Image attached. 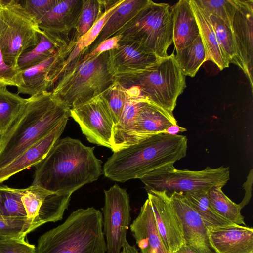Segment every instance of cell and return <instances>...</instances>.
Wrapping results in <instances>:
<instances>
[{
    "instance_id": "7a4b0ae2",
    "label": "cell",
    "mask_w": 253,
    "mask_h": 253,
    "mask_svg": "<svg viewBox=\"0 0 253 253\" xmlns=\"http://www.w3.org/2000/svg\"><path fill=\"white\" fill-rule=\"evenodd\" d=\"M186 136L166 133L154 135L139 143L114 152L103 172L112 180L124 182L170 166L186 156Z\"/></svg>"
},
{
    "instance_id": "ba28073f",
    "label": "cell",
    "mask_w": 253,
    "mask_h": 253,
    "mask_svg": "<svg viewBox=\"0 0 253 253\" xmlns=\"http://www.w3.org/2000/svg\"><path fill=\"white\" fill-rule=\"evenodd\" d=\"M120 84L125 88L137 87L150 103L171 112L186 87L174 52L162 59L153 70Z\"/></svg>"
},
{
    "instance_id": "e0dca14e",
    "label": "cell",
    "mask_w": 253,
    "mask_h": 253,
    "mask_svg": "<svg viewBox=\"0 0 253 253\" xmlns=\"http://www.w3.org/2000/svg\"><path fill=\"white\" fill-rule=\"evenodd\" d=\"M69 117H65L46 136L34 143L13 161L0 168V183L41 162L63 133Z\"/></svg>"
},
{
    "instance_id": "ee69618b",
    "label": "cell",
    "mask_w": 253,
    "mask_h": 253,
    "mask_svg": "<svg viewBox=\"0 0 253 253\" xmlns=\"http://www.w3.org/2000/svg\"><path fill=\"white\" fill-rule=\"evenodd\" d=\"M120 253H140V252L135 245H131L126 241Z\"/></svg>"
},
{
    "instance_id": "d6986e66",
    "label": "cell",
    "mask_w": 253,
    "mask_h": 253,
    "mask_svg": "<svg viewBox=\"0 0 253 253\" xmlns=\"http://www.w3.org/2000/svg\"><path fill=\"white\" fill-rule=\"evenodd\" d=\"M129 228L140 253H169L158 231L151 205L148 198Z\"/></svg>"
},
{
    "instance_id": "8d00e7d4",
    "label": "cell",
    "mask_w": 253,
    "mask_h": 253,
    "mask_svg": "<svg viewBox=\"0 0 253 253\" xmlns=\"http://www.w3.org/2000/svg\"><path fill=\"white\" fill-rule=\"evenodd\" d=\"M111 111L114 125L119 121L126 99L127 89L117 81L103 93Z\"/></svg>"
},
{
    "instance_id": "f35d334b",
    "label": "cell",
    "mask_w": 253,
    "mask_h": 253,
    "mask_svg": "<svg viewBox=\"0 0 253 253\" xmlns=\"http://www.w3.org/2000/svg\"><path fill=\"white\" fill-rule=\"evenodd\" d=\"M58 1V0H26L20 1L26 11L34 17L38 23L53 8Z\"/></svg>"
},
{
    "instance_id": "bcb514c9",
    "label": "cell",
    "mask_w": 253,
    "mask_h": 253,
    "mask_svg": "<svg viewBox=\"0 0 253 253\" xmlns=\"http://www.w3.org/2000/svg\"><path fill=\"white\" fill-rule=\"evenodd\" d=\"M173 253H198L192 248L185 244L181 246L178 250Z\"/></svg>"
},
{
    "instance_id": "836d02e7",
    "label": "cell",
    "mask_w": 253,
    "mask_h": 253,
    "mask_svg": "<svg viewBox=\"0 0 253 253\" xmlns=\"http://www.w3.org/2000/svg\"><path fill=\"white\" fill-rule=\"evenodd\" d=\"M52 193L37 185H31L26 188L21 200L32 231L37 229V219L44 200Z\"/></svg>"
},
{
    "instance_id": "4dcf8cb0",
    "label": "cell",
    "mask_w": 253,
    "mask_h": 253,
    "mask_svg": "<svg viewBox=\"0 0 253 253\" xmlns=\"http://www.w3.org/2000/svg\"><path fill=\"white\" fill-rule=\"evenodd\" d=\"M202 218L208 230L235 224L216 212L210 205L207 192L184 193Z\"/></svg>"
},
{
    "instance_id": "52a82bcc",
    "label": "cell",
    "mask_w": 253,
    "mask_h": 253,
    "mask_svg": "<svg viewBox=\"0 0 253 253\" xmlns=\"http://www.w3.org/2000/svg\"><path fill=\"white\" fill-rule=\"evenodd\" d=\"M1 0L0 47L3 61L9 67L20 71L19 58L37 45L42 30L20 0Z\"/></svg>"
},
{
    "instance_id": "30bf717a",
    "label": "cell",
    "mask_w": 253,
    "mask_h": 253,
    "mask_svg": "<svg viewBox=\"0 0 253 253\" xmlns=\"http://www.w3.org/2000/svg\"><path fill=\"white\" fill-rule=\"evenodd\" d=\"M104 194L102 213L106 253H120L127 241L126 233L131 224L129 197L118 184L104 190Z\"/></svg>"
},
{
    "instance_id": "7c38bea8",
    "label": "cell",
    "mask_w": 253,
    "mask_h": 253,
    "mask_svg": "<svg viewBox=\"0 0 253 253\" xmlns=\"http://www.w3.org/2000/svg\"><path fill=\"white\" fill-rule=\"evenodd\" d=\"M108 52L109 69L120 83L153 70L162 59L130 41L120 40L117 47Z\"/></svg>"
},
{
    "instance_id": "5bb4252c",
    "label": "cell",
    "mask_w": 253,
    "mask_h": 253,
    "mask_svg": "<svg viewBox=\"0 0 253 253\" xmlns=\"http://www.w3.org/2000/svg\"><path fill=\"white\" fill-rule=\"evenodd\" d=\"M237 56L253 90V1L236 0L231 22Z\"/></svg>"
},
{
    "instance_id": "7bdbcfd3",
    "label": "cell",
    "mask_w": 253,
    "mask_h": 253,
    "mask_svg": "<svg viewBox=\"0 0 253 253\" xmlns=\"http://www.w3.org/2000/svg\"><path fill=\"white\" fill-rule=\"evenodd\" d=\"M253 182V169H251L247 177L246 181L243 185V188L245 190V195L239 204L242 209L250 201L252 197V189Z\"/></svg>"
},
{
    "instance_id": "e575fe53",
    "label": "cell",
    "mask_w": 253,
    "mask_h": 253,
    "mask_svg": "<svg viewBox=\"0 0 253 253\" xmlns=\"http://www.w3.org/2000/svg\"><path fill=\"white\" fill-rule=\"evenodd\" d=\"M103 6V0H83L81 11L76 26L78 38L90 29L102 13Z\"/></svg>"
},
{
    "instance_id": "6da1fadb",
    "label": "cell",
    "mask_w": 253,
    "mask_h": 253,
    "mask_svg": "<svg viewBox=\"0 0 253 253\" xmlns=\"http://www.w3.org/2000/svg\"><path fill=\"white\" fill-rule=\"evenodd\" d=\"M94 148L70 137L58 139L35 166L32 185L53 193L72 194L97 180L103 170L102 161L95 156Z\"/></svg>"
},
{
    "instance_id": "b9f144b4",
    "label": "cell",
    "mask_w": 253,
    "mask_h": 253,
    "mask_svg": "<svg viewBox=\"0 0 253 253\" xmlns=\"http://www.w3.org/2000/svg\"><path fill=\"white\" fill-rule=\"evenodd\" d=\"M121 38V35H117L106 39L101 42L91 52L87 53L86 54H85L84 56H82V57L77 59V61L75 60L74 62L80 64L92 58L93 57L104 52L116 48L117 47L118 43Z\"/></svg>"
},
{
    "instance_id": "f546056e",
    "label": "cell",
    "mask_w": 253,
    "mask_h": 253,
    "mask_svg": "<svg viewBox=\"0 0 253 253\" xmlns=\"http://www.w3.org/2000/svg\"><path fill=\"white\" fill-rule=\"evenodd\" d=\"M203 11L207 15L213 28L218 45L225 59L229 64L233 63L241 69L230 23Z\"/></svg>"
},
{
    "instance_id": "44dd1931",
    "label": "cell",
    "mask_w": 253,
    "mask_h": 253,
    "mask_svg": "<svg viewBox=\"0 0 253 253\" xmlns=\"http://www.w3.org/2000/svg\"><path fill=\"white\" fill-rule=\"evenodd\" d=\"M176 125L177 122L173 112L148 102L139 111L134 121L135 143L158 133H166L169 127Z\"/></svg>"
},
{
    "instance_id": "7dc6e473",
    "label": "cell",
    "mask_w": 253,
    "mask_h": 253,
    "mask_svg": "<svg viewBox=\"0 0 253 253\" xmlns=\"http://www.w3.org/2000/svg\"><path fill=\"white\" fill-rule=\"evenodd\" d=\"M0 238H2V237H0Z\"/></svg>"
},
{
    "instance_id": "484cf974",
    "label": "cell",
    "mask_w": 253,
    "mask_h": 253,
    "mask_svg": "<svg viewBox=\"0 0 253 253\" xmlns=\"http://www.w3.org/2000/svg\"><path fill=\"white\" fill-rule=\"evenodd\" d=\"M63 45L57 34L42 30L37 45L20 57L18 61L19 71L38 65L54 55Z\"/></svg>"
},
{
    "instance_id": "2e32d148",
    "label": "cell",
    "mask_w": 253,
    "mask_h": 253,
    "mask_svg": "<svg viewBox=\"0 0 253 253\" xmlns=\"http://www.w3.org/2000/svg\"><path fill=\"white\" fill-rule=\"evenodd\" d=\"M69 47L63 46L54 55L41 63L21 70L22 83L18 87V94H27L30 97L48 91L53 87L61 74L64 55L68 54Z\"/></svg>"
},
{
    "instance_id": "277c9868",
    "label": "cell",
    "mask_w": 253,
    "mask_h": 253,
    "mask_svg": "<svg viewBox=\"0 0 253 253\" xmlns=\"http://www.w3.org/2000/svg\"><path fill=\"white\" fill-rule=\"evenodd\" d=\"M103 216L94 207L80 208L41 236L36 253H106Z\"/></svg>"
},
{
    "instance_id": "9c48e42d",
    "label": "cell",
    "mask_w": 253,
    "mask_h": 253,
    "mask_svg": "<svg viewBox=\"0 0 253 253\" xmlns=\"http://www.w3.org/2000/svg\"><path fill=\"white\" fill-rule=\"evenodd\" d=\"M147 191L186 193L208 192L215 186L224 187L230 179V168L207 167L199 171L178 169L174 165L150 172L140 179Z\"/></svg>"
},
{
    "instance_id": "d4e9b609",
    "label": "cell",
    "mask_w": 253,
    "mask_h": 253,
    "mask_svg": "<svg viewBox=\"0 0 253 253\" xmlns=\"http://www.w3.org/2000/svg\"><path fill=\"white\" fill-rule=\"evenodd\" d=\"M189 0L199 27L200 36L207 53L208 60L215 64L220 70L228 68L229 64L220 50L214 31L207 15L195 0Z\"/></svg>"
},
{
    "instance_id": "74e56055",
    "label": "cell",
    "mask_w": 253,
    "mask_h": 253,
    "mask_svg": "<svg viewBox=\"0 0 253 253\" xmlns=\"http://www.w3.org/2000/svg\"><path fill=\"white\" fill-rule=\"evenodd\" d=\"M206 12L219 17L231 24L236 0H195Z\"/></svg>"
},
{
    "instance_id": "5b68a950",
    "label": "cell",
    "mask_w": 253,
    "mask_h": 253,
    "mask_svg": "<svg viewBox=\"0 0 253 253\" xmlns=\"http://www.w3.org/2000/svg\"><path fill=\"white\" fill-rule=\"evenodd\" d=\"M108 51L83 63L72 62L51 91L70 109L97 96L115 82L108 65Z\"/></svg>"
},
{
    "instance_id": "cb8c5ba5",
    "label": "cell",
    "mask_w": 253,
    "mask_h": 253,
    "mask_svg": "<svg viewBox=\"0 0 253 253\" xmlns=\"http://www.w3.org/2000/svg\"><path fill=\"white\" fill-rule=\"evenodd\" d=\"M83 0H58V2L39 22L40 28L57 34L63 31L69 20L77 22Z\"/></svg>"
},
{
    "instance_id": "ac0fdd59",
    "label": "cell",
    "mask_w": 253,
    "mask_h": 253,
    "mask_svg": "<svg viewBox=\"0 0 253 253\" xmlns=\"http://www.w3.org/2000/svg\"><path fill=\"white\" fill-rule=\"evenodd\" d=\"M127 89L126 99L119 122L114 125L112 151L116 152L136 144L133 127L135 118L140 109L148 100L141 95L136 86Z\"/></svg>"
},
{
    "instance_id": "7402d4cb",
    "label": "cell",
    "mask_w": 253,
    "mask_h": 253,
    "mask_svg": "<svg viewBox=\"0 0 253 253\" xmlns=\"http://www.w3.org/2000/svg\"><path fill=\"white\" fill-rule=\"evenodd\" d=\"M173 43L176 51L192 43L200 35L189 0H180L172 7Z\"/></svg>"
},
{
    "instance_id": "3957f363",
    "label": "cell",
    "mask_w": 253,
    "mask_h": 253,
    "mask_svg": "<svg viewBox=\"0 0 253 253\" xmlns=\"http://www.w3.org/2000/svg\"><path fill=\"white\" fill-rule=\"evenodd\" d=\"M70 109L51 91L29 97L23 111L0 137V168L50 133Z\"/></svg>"
},
{
    "instance_id": "83f0119b",
    "label": "cell",
    "mask_w": 253,
    "mask_h": 253,
    "mask_svg": "<svg viewBox=\"0 0 253 253\" xmlns=\"http://www.w3.org/2000/svg\"><path fill=\"white\" fill-rule=\"evenodd\" d=\"M175 59L184 76L194 77L203 63L208 61L200 36L187 46L176 51Z\"/></svg>"
},
{
    "instance_id": "d6a6232c",
    "label": "cell",
    "mask_w": 253,
    "mask_h": 253,
    "mask_svg": "<svg viewBox=\"0 0 253 253\" xmlns=\"http://www.w3.org/2000/svg\"><path fill=\"white\" fill-rule=\"evenodd\" d=\"M26 190L0 183V215L26 217L21 200Z\"/></svg>"
},
{
    "instance_id": "c3c4849f",
    "label": "cell",
    "mask_w": 253,
    "mask_h": 253,
    "mask_svg": "<svg viewBox=\"0 0 253 253\" xmlns=\"http://www.w3.org/2000/svg\"></svg>"
},
{
    "instance_id": "d590c367",
    "label": "cell",
    "mask_w": 253,
    "mask_h": 253,
    "mask_svg": "<svg viewBox=\"0 0 253 253\" xmlns=\"http://www.w3.org/2000/svg\"><path fill=\"white\" fill-rule=\"evenodd\" d=\"M32 231L31 223L26 217L0 215V237L25 239Z\"/></svg>"
},
{
    "instance_id": "ffe728a7",
    "label": "cell",
    "mask_w": 253,
    "mask_h": 253,
    "mask_svg": "<svg viewBox=\"0 0 253 253\" xmlns=\"http://www.w3.org/2000/svg\"><path fill=\"white\" fill-rule=\"evenodd\" d=\"M216 253H253V229L233 224L208 230Z\"/></svg>"
},
{
    "instance_id": "4316f807",
    "label": "cell",
    "mask_w": 253,
    "mask_h": 253,
    "mask_svg": "<svg viewBox=\"0 0 253 253\" xmlns=\"http://www.w3.org/2000/svg\"><path fill=\"white\" fill-rule=\"evenodd\" d=\"M0 84V136L5 134L11 125L24 108L27 98L7 89Z\"/></svg>"
},
{
    "instance_id": "f6af8a7d",
    "label": "cell",
    "mask_w": 253,
    "mask_h": 253,
    "mask_svg": "<svg viewBox=\"0 0 253 253\" xmlns=\"http://www.w3.org/2000/svg\"><path fill=\"white\" fill-rule=\"evenodd\" d=\"M186 131L184 127H181L178 125H173L169 127L166 131V133L172 135L178 134V132H182Z\"/></svg>"
},
{
    "instance_id": "60d3db41",
    "label": "cell",
    "mask_w": 253,
    "mask_h": 253,
    "mask_svg": "<svg viewBox=\"0 0 253 253\" xmlns=\"http://www.w3.org/2000/svg\"><path fill=\"white\" fill-rule=\"evenodd\" d=\"M0 253H36V246L25 239L0 238Z\"/></svg>"
},
{
    "instance_id": "8992f818",
    "label": "cell",
    "mask_w": 253,
    "mask_h": 253,
    "mask_svg": "<svg viewBox=\"0 0 253 253\" xmlns=\"http://www.w3.org/2000/svg\"><path fill=\"white\" fill-rule=\"evenodd\" d=\"M117 35L122 36L121 40L137 42L160 59L167 58L168 48L173 43L171 7L150 0L114 36Z\"/></svg>"
},
{
    "instance_id": "ab89813d",
    "label": "cell",
    "mask_w": 253,
    "mask_h": 253,
    "mask_svg": "<svg viewBox=\"0 0 253 253\" xmlns=\"http://www.w3.org/2000/svg\"><path fill=\"white\" fill-rule=\"evenodd\" d=\"M2 0H0V30L1 20ZM22 83L21 71H17L6 65L3 61L0 47V84L19 87Z\"/></svg>"
},
{
    "instance_id": "1f68e13d",
    "label": "cell",
    "mask_w": 253,
    "mask_h": 253,
    "mask_svg": "<svg viewBox=\"0 0 253 253\" xmlns=\"http://www.w3.org/2000/svg\"><path fill=\"white\" fill-rule=\"evenodd\" d=\"M124 0L113 1V3L108 5L107 8L100 14L90 29L85 35L78 38L67 58L66 61L68 64L75 60L82 52H84L91 45L109 17Z\"/></svg>"
},
{
    "instance_id": "f1b7e54d",
    "label": "cell",
    "mask_w": 253,
    "mask_h": 253,
    "mask_svg": "<svg viewBox=\"0 0 253 253\" xmlns=\"http://www.w3.org/2000/svg\"><path fill=\"white\" fill-rule=\"evenodd\" d=\"M223 187L215 186L207 192L211 206L223 218L237 225L246 226L241 207L228 198L223 192Z\"/></svg>"
},
{
    "instance_id": "9a60e30c",
    "label": "cell",
    "mask_w": 253,
    "mask_h": 253,
    "mask_svg": "<svg viewBox=\"0 0 253 253\" xmlns=\"http://www.w3.org/2000/svg\"><path fill=\"white\" fill-rule=\"evenodd\" d=\"M157 228L169 253H173L185 244L181 223L166 191H147Z\"/></svg>"
},
{
    "instance_id": "603a6c76",
    "label": "cell",
    "mask_w": 253,
    "mask_h": 253,
    "mask_svg": "<svg viewBox=\"0 0 253 253\" xmlns=\"http://www.w3.org/2000/svg\"><path fill=\"white\" fill-rule=\"evenodd\" d=\"M150 0H124L109 17L95 41L85 50L91 52L101 42L114 36L149 2Z\"/></svg>"
},
{
    "instance_id": "4fadbf2b",
    "label": "cell",
    "mask_w": 253,
    "mask_h": 253,
    "mask_svg": "<svg viewBox=\"0 0 253 253\" xmlns=\"http://www.w3.org/2000/svg\"><path fill=\"white\" fill-rule=\"evenodd\" d=\"M168 193L172 207L181 223L185 244L198 253H216L210 243L208 230L205 223L184 193Z\"/></svg>"
},
{
    "instance_id": "8fae6325",
    "label": "cell",
    "mask_w": 253,
    "mask_h": 253,
    "mask_svg": "<svg viewBox=\"0 0 253 253\" xmlns=\"http://www.w3.org/2000/svg\"><path fill=\"white\" fill-rule=\"evenodd\" d=\"M70 116L89 142L111 149L114 124L102 93L70 109Z\"/></svg>"
}]
</instances>
